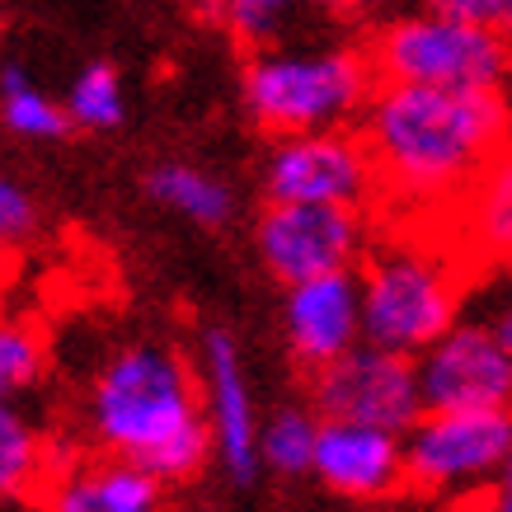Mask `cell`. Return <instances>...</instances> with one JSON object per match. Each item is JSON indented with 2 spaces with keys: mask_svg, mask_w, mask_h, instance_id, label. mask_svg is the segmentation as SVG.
Here are the masks:
<instances>
[{
  "mask_svg": "<svg viewBox=\"0 0 512 512\" xmlns=\"http://www.w3.org/2000/svg\"><path fill=\"white\" fill-rule=\"evenodd\" d=\"M268 202H334L372 207L381 202V174L367 151V137L353 127H320L278 137L264 165Z\"/></svg>",
  "mask_w": 512,
  "mask_h": 512,
  "instance_id": "7",
  "label": "cell"
},
{
  "mask_svg": "<svg viewBox=\"0 0 512 512\" xmlns=\"http://www.w3.org/2000/svg\"><path fill=\"white\" fill-rule=\"evenodd\" d=\"M320 409H278L273 419L259 428V456L268 470L278 475H301L315 466V442H320Z\"/></svg>",
  "mask_w": 512,
  "mask_h": 512,
  "instance_id": "20",
  "label": "cell"
},
{
  "mask_svg": "<svg viewBox=\"0 0 512 512\" xmlns=\"http://www.w3.org/2000/svg\"><path fill=\"white\" fill-rule=\"evenodd\" d=\"M287 343H292L296 367L311 376L329 367L334 357L362 343V278L348 273H325L287 287Z\"/></svg>",
  "mask_w": 512,
  "mask_h": 512,
  "instance_id": "11",
  "label": "cell"
},
{
  "mask_svg": "<svg viewBox=\"0 0 512 512\" xmlns=\"http://www.w3.org/2000/svg\"><path fill=\"white\" fill-rule=\"evenodd\" d=\"M311 404L320 419H357L404 433L423 414L419 362L362 339L329 367L311 372Z\"/></svg>",
  "mask_w": 512,
  "mask_h": 512,
  "instance_id": "9",
  "label": "cell"
},
{
  "mask_svg": "<svg viewBox=\"0 0 512 512\" xmlns=\"http://www.w3.org/2000/svg\"><path fill=\"white\" fill-rule=\"evenodd\" d=\"M512 451V409H423L404 428V480L419 494H480Z\"/></svg>",
  "mask_w": 512,
  "mask_h": 512,
  "instance_id": "6",
  "label": "cell"
},
{
  "mask_svg": "<svg viewBox=\"0 0 512 512\" xmlns=\"http://www.w3.org/2000/svg\"><path fill=\"white\" fill-rule=\"evenodd\" d=\"M480 512H512V484L508 480H498L489 494H484Z\"/></svg>",
  "mask_w": 512,
  "mask_h": 512,
  "instance_id": "26",
  "label": "cell"
},
{
  "mask_svg": "<svg viewBox=\"0 0 512 512\" xmlns=\"http://www.w3.org/2000/svg\"><path fill=\"white\" fill-rule=\"evenodd\" d=\"M414 362L423 409H512V348L489 320H456Z\"/></svg>",
  "mask_w": 512,
  "mask_h": 512,
  "instance_id": "10",
  "label": "cell"
},
{
  "mask_svg": "<svg viewBox=\"0 0 512 512\" xmlns=\"http://www.w3.org/2000/svg\"><path fill=\"white\" fill-rule=\"evenodd\" d=\"M33 221H38V212H33V198L15 184V179H5V174H0V249L19 245V240H29V235H33Z\"/></svg>",
  "mask_w": 512,
  "mask_h": 512,
  "instance_id": "23",
  "label": "cell"
},
{
  "mask_svg": "<svg viewBox=\"0 0 512 512\" xmlns=\"http://www.w3.org/2000/svg\"><path fill=\"white\" fill-rule=\"evenodd\" d=\"M202 5H212V10H217V5H221V0H202Z\"/></svg>",
  "mask_w": 512,
  "mask_h": 512,
  "instance_id": "29",
  "label": "cell"
},
{
  "mask_svg": "<svg viewBox=\"0 0 512 512\" xmlns=\"http://www.w3.org/2000/svg\"><path fill=\"white\" fill-rule=\"evenodd\" d=\"M381 174V198L404 217L447 221L480 170L512 141L508 90H447L376 80L357 118Z\"/></svg>",
  "mask_w": 512,
  "mask_h": 512,
  "instance_id": "1",
  "label": "cell"
},
{
  "mask_svg": "<svg viewBox=\"0 0 512 512\" xmlns=\"http://www.w3.org/2000/svg\"><path fill=\"white\" fill-rule=\"evenodd\" d=\"M498 480H508V484H512V451H508V466H503V475H498Z\"/></svg>",
  "mask_w": 512,
  "mask_h": 512,
  "instance_id": "28",
  "label": "cell"
},
{
  "mask_svg": "<svg viewBox=\"0 0 512 512\" xmlns=\"http://www.w3.org/2000/svg\"><path fill=\"white\" fill-rule=\"evenodd\" d=\"M376 90V66L353 47H254L245 66V109L273 132L353 127Z\"/></svg>",
  "mask_w": 512,
  "mask_h": 512,
  "instance_id": "4",
  "label": "cell"
},
{
  "mask_svg": "<svg viewBox=\"0 0 512 512\" xmlns=\"http://www.w3.org/2000/svg\"><path fill=\"white\" fill-rule=\"evenodd\" d=\"M376 80L447 85V90H508L512 38L494 24L423 5L419 15L390 19L372 43Z\"/></svg>",
  "mask_w": 512,
  "mask_h": 512,
  "instance_id": "5",
  "label": "cell"
},
{
  "mask_svg": "<svg viewBox=\"0 0 512 512\" xmlns=\"http://www.w3.org/2000/svg\"><path fill=\"white\" fill-rule=\"evenodd\" d=\"M52 466L57 456L47 451L43 433L19 414L15 400H0V498H38Z\"/></svg>",
  "mask_w": 512,
  "mask_h": 512,
  "instance_id": "16",
  "label": "cell"
},
{
  "mask_svg": "<svg viewBox=\"0 0 512 512\" xmlns=\"http://www.w3.org/2000/svg\"><path fill=\"white\" fill-rule=\"evenodd\" d=\"M66 113H71L76 127H90V132H109V127L123 123V80H118V71L104 62L85 66L66 90Z\"/></svg>",
  "mask_w": 512,
  "mask_h": 512,
  "instance_id": "22",
  "label": "cell"
},
{
  "mask_svg": "<svg viewBox=\"0 0 512 512\" xmlns=\"http://www.w3.org/2000/svg\"><path fill=\"white\" fill-rule=\"evenodd\" d=\"M0 118H5L10 132L33 137V141H52L71 127V113H66L57 99H47L19 66H5V71H0Z\"/></svg>",
  "mask_w": 512,
  "mask_h": 512,
  "instance_id": "19",
  "label": "cell"
},
{
  "mask_svg": "<svg viewBox=\"0 0 512 512\" xmlns=\"http://www.w3.org/2000/svg\"><path fill=\"white\" fill-rule=\"evenodd\" d=\"M259 259L282 287L325 273H348L372 249V221L362 207L334 202H268L259 217Z\"/></svg>",
  "mask_w": 512,
  "mask_h": 512,
  "instance_id": "8",
  "label": "cell"
},
{
  "mask_svg": "<svg viewBox=\"0 0 512 512\" xmlns=\"http://www.w3.org/2000/svg\"><path fill=\"white\" fill-rule=\"evenodd\" d=\"M202 400L212 423V447L231 480H254L264 456H259V419H254V395L245 386V367L226 329L202 334Z\"/></svg>",
  "mask_w": 512,
  "mask_h": 512,
  "instance_id": "12",
  "label": "cell"
},
{
  "mask_svg": "<svg viewBox=\"0 0 512 512\" xmlns=\"http://www.w3.org/2000/svg\"><path fill=\"white\" fill-rule=\"evenodd\" d=\"M447 240L470 264H512V141L447 212Z\"/></svg>",
  "mask_w": 512,
  "mask_h": 512,
  "instance_id": "15",
  "label": "cell"
},
{
  "mask_svg": "<svg viewBox=\"0 0 512 512\" xmlns=\"http://www.w3.org/2000/svg\"><path fill=\"white\" fill-rule=\"evenodd\" d=\"M348 0H221V24L249 47H278L301 19L311 15H339Z\"/></svg>",
  "mask_w": 512,
  "mask_h": 512,
  "instance_id": "17",
  "label": "cell"
},
{
  "mask_svg": "<svg viewBox=\"0 0 512 512\" xmlns=\"http://www.w3.org/2000/svg\"><path fill=\"white\" fill-rule=\"evenodd\" d=\"M433 10H447V15L461 19H480V24H494L512 38V0H423Z\"/></svg>",
  "mask_w": 512,
  "mask_h": 512,
  "instance_id": "24",
  "label": "cell"
},
{
  "mask_svg": "<svg viewBox=\"0 0 512 512\" xmlns=\"http://www.w3.org/2000/svg\"><path fill=\"white\" fill-rule=\"evenodd\" d=\"M85 419L99 447L146 466L160 484H188L217 456L198 372L170 343L118 348L94 372Z\"/></svg>",
  "mask_w": 512,
  "mask_h": 512,
  "instance_id": "2",
  "label": "cell"
},
{
  "mask_svg": "<svg viewBox=\"0 0 512 512\" xmlns=\"http://www.w3.org/2000/svg\"><path fill=\"white\" fill-rule=\"evenodd\" d=\"M165 489L156 475L127 456L99 451L80 461H57L38 489L43 512H170Z\"/></svg>",
  "mask_w": 512,
  "mask_h": 512,
  "instance_id": "13",
  "label": "cell"
},
{
  "mask_svg": "<svg viewBox=\"0 0 512 512\" xmlns=\"http://www.w3.org/2000/svg\"><path fill=\"white\" fill-rule=\"evenodd\" d=\"M466 254L451 240L390 235L362 259V339L419 357L466 306Z\"/></svg>",
  "mask_w": 512,
  "mask_h": 512,
  "instance_id": "3",
  "label": "cell"
},
{
  "mask_svg": "<svg viewBox=\"0 0 512 512\" xmlns=\"http://www.w3.org/2000/svg\"><path fill=\"white\" fill-rule=\"evenodd\" d=\"M47 372L43 329L24 315H0V400H19Z\"/></svg>",
  "mask_w": 512,
  "mask_h": 512,
  "instance_id": "21",
  "label": "cell"
},
{
  "mask_svg": "<svg viewBox=\"0 0 512 512\" xmlns=\"http://www.w3.org/2000/svg\"><path fill=\"white\" fill-rule=\"evenodd\" d=\"M484 320H489L498 339H503V343L512 348V287H508V292H498V296H494V306H489V315H484Z\"/></svg>",
  "mask_w": 512,
  "mask_h": 512,
  "instance_id": "25",
  "label": "cell"
},
{
  "mask_svg": "<svg viewBox=\"0 0 512 512\" xmlns=\"http://www.w3.org/2000/svg\"><path fill=\"white\" fill-rule=\"evenodd\" d=\"M146 188L160 207H170V212L198 221V226H221L231 217V188L212 174L193 170V165H156Z\"/></svg>",
  "mask_w": 512,
  "mask_h": 512,
  "instance_id": "18",
  "label": "cell"
},
{
  "mask_svg": "<svg viewBox=\"0 0 512 512\" xmlns=\"http://www.w3.org/2000/svg\"><path fill=\"white\" fill-rule=\"evenodd\" d=\"M10 287H15V268L0 259V315H10L5 306H10Z\"/></svg>",
  "mask_w": 512,
  "mask_h": 512,
  "instance_id": "27",
  "label": "cell"
},
{
  "mask_svg": "<svg viewBox=\"0 0 512 512\" xmlns=\"http://www.w3.org/2000/svg\"><path fill=\"white\" fill-rule=\"evenodd\" d=\"M315 475L343 498H390L404 480V433L381 423L325 419L315 442Z\"/></svg>",
  "mask_w": 512,
  "mask_h": 512,
  "instance_id": "14",
  "label": "cell"
}]
</instances>
